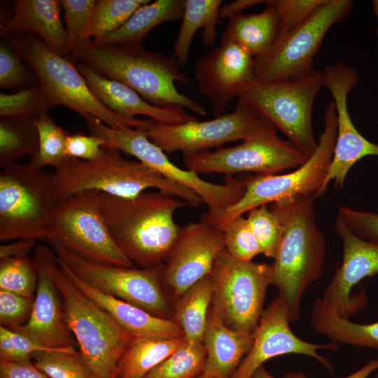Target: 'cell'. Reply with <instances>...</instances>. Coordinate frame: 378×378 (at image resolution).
Wrapping results in <instances>:
<instances>
[{
	"instance_id": "1",
	"label": "cell",
	"mask_w": 378,
	"mask_h": 378,
	"mask_svg": "<svg viewBox=\"0 0 378 378\" xmlns=\"http://www.w3.org/2000/svg\"><path fill=\"white\" fill-rule=\"evenodd\" d=\"M101 212L114 242L141 268L162 264L168 258L181 227L176 210L188 204L161 190L144 191L133 197L100 193Z\"/></svg>"
},
{
	"instance_id": "2",
	"label": "cell",
	"mask_w": 378,
	"mask_h": 378,
	"mask_svg": "<svg viewBox=\"0 0 378 378\" xmlns=\"http://www.w3.org/2000/svg\"><path fill=\"white\" fill-rule=\"evenodd\" d=\"M314 195L272 203L271 211L283 226L280 246L272 264L273 284L293 323L301 316L304 293L323 272L326 241L316 221Z\"/></svg>"
},
{
	"instance_id": "3",
	"label": "cell",
	"mask_w": 378,
	"mask_h": 378,
	"mask_svg": "<svg viewBox=\"0 0 378 378\" xmlns=\"http://www.w3.org/2000/svg\"><path fill=\"white\" fill-rule=\"evenodd\" d=\"M52 183L59 202L89 190L133 197L148 188H155L192 207L203 203L190 189L166 178L139 161L127 160L113 148L104 147L102 155L91 161L68 158L52 172Z\"/></svg>"
},
{
	"instance_id": "4",
	"label": "cell",
	"mask_w": 378,
	"mask_h": 378,
	"mask_svg": "<svg viewBox=\"0 0 378 378\" xmlns=\"http://www.w3.org/2000/svg\"><path fill=\"white\" fill-rule=\"evenodd\" d=\"M81 60L102 76L127 85L154 106L206 114L202 105L177 90L175 82L188 85L190 80L173 57L149 52L141 44H93Z\"/></svg>"
},
{
	"instance_id": "5",
	"label": "cell",
	"mask_w": 378,
	"mask_h": 378,
	"mask_svg": "<svg viewBox=\"0 0 378 378\" xmlns=\"http://www.w3.org/2000/svg\"><path fill=\"white\" fill-rule=\"evenodd\" d=\"M51 276L85 365L95 378H117L119 360L134 337L80 291L57 262L52 267Z\"/></svg>"
},
{
	"instance_id": "6",
	"label": "cell",
	"mask_w": 378,
	"mask_h": 378,
	"mask_svg": "<svg viewBox=\"0 0 378 378\" xmlns=\"http://www.w3.org/2000/svg\"><path fill=\"white\" fill-rule=\"evenodd\" d=\"M58 202L52 172L29 161L1 168L0 241L52 239L53 213Z\"/></svg>"
},
{
	"instance_id": "7",
	"label": "cell",
	"mask_w": 378,
	"mask_h": 378,
	"mask_svg": "<svg viewBox=\"0 0 378 378\" xmlns=\"http://www.w3.org/2000/svg\"><path fill=\"white\" fill-rule=\"evenodd\" d=\"M10 42L36 74L49 108L63 106L82 117L92 115L115 129H139L145 124L146 120L125 118L107 108L92 92L76 66L50 50L43 41L15 33Z\"/></svg>"
},
{
	"instance_id": "8",
	"label": "cell",
	"mask_w": 378,
	"mask_h": 378,
	"mask_svg": "<svg viewBox=\"0 0 378 378\" xmlns=\"http://www.w3.org/2000/svg\"><path fill=\"white\" fill-rule=\"evenodd\" d=\"M337 128L335 105L330 101L323 115V130L314 153L295 171L285 174L254 175L244 181L245 192L234 204L211 214L205 212L201 220L217 228L230 220L257 206L280 200L314 195L321 189L331 162Z\"/></svg>"
},
{
	"instance_id": "9",
	"label": "cell",
	"mask_w": 378,
	"mask_h": 378,
	"mask_svg": "<svg viewBox=\"0 0 378 378\" xmlns=\"http://www.w3.org/2000/svg\"><path fill=\"white\" fill-rule=\"evenodd\" d=\"M323 87L322 74L314 71L302 78L263 83L251 80L237 85L234 93L282 132L297 148L311 156L316 150L312 112Z\"/></svg>"
},
{
	"instance_id": "10",
	"label": "cell",
	"mask_w": 378,
	"mask_h": 378,
	"mask_svg": "<svg viewBox=\"0 0 378 378\" xmlns=\"http://www.w3.org/2000/svg\"><path fill=\"white\" fill-rule=\"evenodd\" d=\"M352 6L350 0H326L302 24L279 33L270 48L254 58V80L263 83L292 81L313 73V60L325 36L346 17Z\"/></svg>"
},
{
	"instance_id": "11",
	"label": "cell",
	"mask_w": 378,
	"mask_h": 378,
	"mask_svg": "<svg viewBox=\"0 0 378 378\" xmlns=\"http://www.w3.org/2000/svg\"><path fill=\"white\" fill-rule=\"evenodd\" d=\"M276 130L264 118L240 144L183 155L184 164L187 169L198 174H220L227 176L241 172L277 174L288 169H296L309 157L288 140L280 138Z\"/></svg>"
},
{
	"instance_id": "12",
	"label": "cell",
	"mask_w": 378,
	"mask_h": 378,
	"mask_svg": "<svg viewBox=\"0 0 378 378\" xmlns=\"http://www.w3.org/2000/svg\"><path fill=\"white\" fill-rule=\"evenodd\" d=\"M210 274L211 307L229 328L253 333L264 310L267 289L273 284L272 265L239 260L225 250Z\"/></svg>"
},
{
	"instance_id": "13",
	"label": "cell",
	"mask_w": 378,
	"mask_h": 378,
	"mask_svg": "<svg viewBox=\"0 0 378 378\" xmlns=\"http://www.w3.org/2000/svg\"><path fill=\"white\" fill-rule=\"evenodd\" d=\"M48 243L57 258L90 286L159 317L172 318L163 288V264L148 268L104 265L88 260L55 240Z\"/></svg>"
},
{
	"instance_id": "14",
	"label": "cell",
	"mask_w": 378,
	"mask_h": 378,
	"mask_svg": "<svg viewBox=\"0 0 378 378\" xmlns=\"http://www.w3.org/2000/svg\"><path fill=\"white\" fill-rule=\"evenodd\" d=\"M92 132L103 140L104 147L132 155L166 178L195 192L206 205L209 213L215 214L229 207L244 194V181L232 176H227L224 183H214L191 170L180 168L139 129H115L99 122L94 126Z\"/></svg>"
},
{
	"instance_id": "15",
	"label": "cell",
	"mask_w": 378,
	"mask_h": 378,
	"mask_svg": "<svg viewBox=\"0 0 378 378\" xmlns=\"http://www.w3.org/2000/svg\"><path fill=\"white\" fill-rule=\"evenodd\" d=\"M101 192L85 190L59 201L53 213L55 240L97 263L133 267L114 242L101 212Z\"/></svg>"
},
{
	"instance_id": "16",
	"label": "cell",
	"mask_w": 378,
	"mask_h": 378,
	"mask_svg": "<svg viewBox=\"0 0 378 378\" xmlns=\"http://www.w3.org/2000/svg\"><path fill=\"white\" fill-rule=\"evenodd\" d=\"M262 116L246 102L239 99L233 111L214 119H197L179 125L146 120L142 130L148 138L167 153L183 155L220 148L228 142L244 141L259 125Z\"/></svg>"
},
{
	"instance_id": "17",
	"label": "cell",
	"mask_w": 378,
	"mask_h": 378,
	"mask_svg": "<svg viewBox=\"0 0 378 378\" xmlns=\"http://www.w3.org/2000/svg\"><path fill=\"white\" fill-rule=\"evenodd\" d=\"M322 74L323 86L330 92L335 105L337 128L332 158L321 189L323 195L330 181L342 189L350 169L366 156H378V144L364 137L354 125L347 107V97L359 82L357 71L344 62L327 65Z\"/></svg>"
},
{
	"instance_id": "18",
	"label": "cell",
	"mask_w": 378,
	"mask_h": 378,
	"mask_svg": "<svg viewBox=\"0 0 378 378\" xmlns=\"http://www.w3.org/2000/svg\"><path fill=\"white\" fill-rule=\"evenodd\" d=\"M290 323L287 307L278 295L263 310L253 332L252 346L231 378H251L266 360L292 354L310 356L332 371V367L328 358L318 351H335L338 344L332 342L326 344L306 342L293 333Z\"/></svg>"
},
{
	"instance_id": "19",
	"label": "cell",
	"mask_w": 378,
	"mask_h": 378,
	"mask_svg": "<svg viewBox=\"0 0 378 378\" xmlns=\"http://www.w3.org/2000/svg\"><path fill=\"white\" fill-rule=\"evenodd\" d=\"M335 230L343 241V258L321 299L337 314L349 318L368 303L365 290L351 294L353 288L378 274V243L355 234L337 217Z\"/></svg>"
},
{
	"instance_id": "20",
	"label": "cell",
	"mask_w": 378,
	"mask_h": 378,
	"mask_svg": "<svg viewBox=\"0 0 378 378\" xmlns=\"http://www.w3.org/2000/svg\"><path fill=\"white\" fill-rule=\"evenodd\" d=\"M37 286L31 314L23 326L12 329L50 349L75 347L76 340L65 318L62 300L51 276L57 256L50 246L38 245L32 256Z\"/></svg>"
},
{
	"instance_id": "21",
	"label": "cell",
	"mask_w": 378,
	"mask_h": 378,
	"mask_svg": "<svg viewBox=\"0 0 378 378\" xmlns=\"http://www.w3.org/2000/svg\"><path fill=\"white\" fill-rule=\"evenodd\" d=\"M225 250L223 232L205 221L181 227L178 238L164 265L163 281L178 298L209 275L219 254Z\"/></svg>"
},
{
	"instance_id": "22",
	"label": "cell",
	"mask_w": 378,
	"mask_h": 378,
	"mask_svg": "<svg viewBox=\"0 0 378 378\" xmlns=\"http://www.w3.org/2000/svg\"><path fill=\"white\" fill-rule=\"evenodd\" d=\"M254 57L239 45L220 42L208 54L199 58L194 74L198 90L206 96L215 115H223L235 97L236 86L254 80Z\"/></svg>"
},
{
	"instance_id": "23",
	"label": "cell",
	"mask_w": 378,
	"mask_h": 378,
	"mask_svg": "<svg viewBox=\"0 0 378 378\" xmlns=\"http://www.w3.org/2000/svg\"><path fill=\"white\" fill-rule=\"evenodd\" d=\"M94 95L107 108L127 118L144 115L155 122L179 125L197 118L181 107H159L146 101L124 83L108 78L82 63L76 65Z\"/></svg>"
},
{
	"instance_id": "24",
	"label": "cell",
	"mask_w": 378,
	"mask_h": 378,
	"mask_svg": "<svg viewBox=\"0 0 378 378\" xmlns=\"http://www.w3.org/2000/svg\"><path fill=\"white\" fill-rule=\"evenodd\" d=\"M58 265L71 281L85 295L106 311L113 319L134 337L174 339L183 337L173 318L155 316L132 304L106 295L82 281L63 261Z\"/></svg>"
},
{
	"instance_id": "25",
	"label": "cell",
	"mask_w": 378,
	"mask_h": 378,
	"mask_svg": "<svg viewBox=\"0 0 378 378\" xmlns=\"http://www.w3.org/2000/svg\"><path fill=\"white\" fill-rule=\"evenodd\" d=\"M13 15L1 26V36L31 32L40 35L56 54L68 55V34L59 17L60 1L15 0Z\"/></svg>"
},
{
	"instance_id": "26",
	"label": "cell",
	"mask_w": 378,
	"mask_h": 378,
	"mask_svg": "<svg viewBox=\"0 0 378 378\" xmlns=\"http://www.w3.org/2000/svg\"><path fill=\"white\" fill-rule=\"evenodd\" d=\"M253 342V333L229 328L211 307L203 339L206 351L204 372L218 378H231Z\"/></svg>"
},
{
	"instance_id": "27",
	"label": "cell",
	"mask_w": 378,
	"mask_h": 378,
	"mask_svg": "<svg viewBox=\"0 0 378 378\" xmlns=\"http://www.w3.org/2000/svg\"><path fill=\"white\" fill-rule=\"evenodd\" d=\"M185 0H157L142 5L118 29L99 39L94 46L141 45L148 32L159 24L180 20L184 12Z\"/></svg>"
},
{
	"instance_id": "28",
	"label": "cell",
	"mask_w": 378,
	"mask_h": 378,
	"mask_svg": "<svg viewBox=\"0 0 378 378\" xmlns=\"http://www.w3.org/2000/svg\"><path fill=\"white\" fill-rule=\"evenodd\" d=\"M267 4L262 12L237 14L229 19L220 42L239 45L254 58L263 55L279 32V20L274 6Z\"/></svg>"
},
{
	"instance_id": "29",
	"label": "cell",
	"mask_w": 378,
	"mask_h": 378,
	"mask_svg": "<svg viewBox=\"0 0 378 378\" xmlns=\"http://www.w3.org/2000/svg\"><path fill=\"white\" fill-rule=\"evenodd\" d=\"M314 329L332 342L378 349V321L357 323L340 317L321 298H316L311 312Z\"/></svg>"
},
{
	"instance_id": "30",
	"label": "cell",
	"mask_w": 378,
	"mask_h": 378,
	"mask_svg": "<svg viewBox=\"0 0 378 378\" xmlns=\"http://www.w3.org/2000/svg\"><path fill=\"white\" fill-rule=\"evenodd\" d=\"M222 2L221 0H185L182 22L173 47L172 57L180 66L187 64L192 39L200 28H203V44L214 45Z\"/></svg>"
},
{
	"instance_id": "31",
	"label": "cell",
	"mask_w": 378,
	"mask_h": 378,
	"mask_svg": "<svg viewBox=\"0 0 378 378\" xmlns=\"http://www.w3.org/2000/svg\"><path fill=\"white\" fill-rule=\"evenodd\" d=\"M214 285L211 274L192 285L177 298L172 318L182 330L184 339L203 343L207 316L212 304Z\"/></svg>"
},
{
	"instance_id": "32",
	"label": "cell",
	"mask_w": 378,
	"mask_h": 378,
	"mask_svg": "<svg viewBox=\"0 0 378 378\" xmlns=\"http://www.w3.org/2000/svg\"><path fill=\"white\" fill-rule=\"evenodd\" d=\"M184 337H134L120 357L117 378H144L183 342Z\"/></svg>"
},
{
	"instance_id": "33",
	"label": "cell",
	"mask_w": 378,
	"mask_h": 378,
	"mask_svg": "<svg viewBox=\"0 0 378 378\" xmlns=\"http://www.w3.org/2000/svg\"><path fill=\"white\" fill-rule=\"evenodd\" d=\"M37 120V119H36ZM35 119L1 118L0 120V167L4 168L18 164L29 155L37 154L39 146Z\"/></svg>"
},
{
	"instance_id": "34",
	"label": "cell",
	"mask_w": 378,
	"mask_h": 378,
	"mask_svg": "<svg viewBox=\"0 0 378 378\" xmlns=\"http://www.w3.org/2000/svg\"><path fill=\"white\" fill-rule=\"evenodd\" d=\"M206 351L203 343L184 339L182 344L144 378H196L204 372Z\"/></svg>"
},
{
	"instance_id": "35",
	"label": "cell",
	"mask_w": 378,
	"mask_h": 378,
	"mask_svg": "<svg viewBox=\"0 0 378 378\" xmlns=\"http://www.w3.org/2000/svg\"><path fill=\"white\" fill-rule=\"evenodd\" d=\"M97 0H62L68 34V53L71 58L81 59L93 46L87 32Z\"/></svg>"
},
{
	"instance_id": "36",
	"label": "cell",
	"mask_w": 378,
	"mask_h": 378,
	"mask_svg": "<svg viewBox=\"0 0 378 378\" xmlns=\"http://www.w3.org/2000/svg\"><path fill=\"white\" fill-rule=\"evenodd\" d=\"M149 0H97L88 28L91 39H99L121 27L133 13Z\"/></svg>"
},
{
	"instance_id": "37",
	"label": "cell",
	"mask_w": 378,
	"mask_h": 378,
	"mask_svg": "<svg viewBox=\"0 0 378 378\" xmlns=\"http://www.w3.org/2000/svg\"><path fill=\"white\" fill-rule=\"evenodd\" d=\"M31 360L50 378H95L75 347L39 351Z\"/></svg>"
},
{
	"instance_id": "38",
	"label": "cell",
	"mask_w": 378,
	"mask_h": 378,
	"mask_svg": "<svg viewBox=\"0 0 378 378\" xmlns=\"http://www.w3.org/2000/svg\"><path fill=\"white\" fill-rule=\"evenodd\" d=\"M39 146L37 154L29 160L38 167H52L54 169L62 165L67 159L66 141L69 133L58 126L45 113L36 121Z\"/></svg>"
},
{
	"instance_id": "39",
	"label": "cell",
	"mask_w": 378,
	"mask_h": 378,
	"mask_svg": "<svg viewBox=\"0 0 378 378\" xmlns=\"http://www.w3.org/2000/svg\"><path fill=\"white\" fill-rule=\"evenodd\" d=\"M37 280L36 268L29 255L0 259V290L33 298Z\"/></svg>"
},
{
	"instance_id": "40",
	"label": "cell",
	"mask_w": 378,
	"mask_h": 378,
	"mask_svg": "<svg viewBox=\"0 0 378 378\" xmlns=\"http://www.w3.org/2000/svg\"><path fill=\"white\" fill-rule=\"evenodd\" d=\"M49 107L40 85L0 94L1 118L38 119Z\"/></svg>"
},
{
	"instance_id": "41",
	"label": "cell",
	"mask_w": 378,
	"mask_h": 378,
	"mask_svg": "<svg viewBox=\"0 0 378 378\" xmlns=\"http://www.w3.org/2000/svg\"><path fill=\"white\" fill-rule=\"evenodd\" d=\"M247 221L258 240L262 253L274 258L283 235V226L268 204H263L248 211Z\"/></svg>"
},
{
	"instance_id": "42",
	"label": "cell",
	"mask_w": 378,
	"mask_h": 378,
	"mask_svg": "<svg viewBox=\"0 0 378 378\" xmlns=\"http://www.w3.org/2000/svg\"><path fill=\"white\" fill-rule=\"evenodd\" d=\"M225 250L233 258L241 261H252L262 253L246 218L238 216L223 225Z\"/></svg>"
},
{
	"instance_id": "43",
	"label": "cell",
	"mask_w": 378,
	"mask_h": 378,
	"mask_svg": "<svg viewBox=\"0 0 378 378\" xmlns=\"http://www.w3.org/2000/svg\"><path fill=\"white\" fill-rule=\"evenodd\" d=\"M50 350L55 349L45 347L20 332L0 326V361L30 363L35 354Z\"/></svg>"
},
{
	"instance_id": "44",
	"label": "cell",
	"mask_w": 378,
	"mask_h": 378,
	"mask_svg": "<svg viewBox=\"0 0 378 378\" xmlns=\"http://www.w3.org/2000/svg\"><path fill=\"white\" fill-rule=\"evenodd\" d=\"M326 0H268L265 4L276 9L279 32L293 29L304 22Z\"/></svg>"
},
{
	"instance_id": "45",
	"label": "cell",
	"mask_w": 378,
	"mask_h": 378,
	"mask_svg": "<svg viewBox=\"0 0 378 378\" xmlns=\"http://www.w3.org/2000/svg\"><path fill=\"white\" fill-rule=\"evenodd\" d=\"M34 297L28 298L0 290V326L13 329L29 320Z\"/></svg>"
},
{
	"instance_id": "46",
	"label": "cell",
	"mask_w": 378,
	"mask_h": 378,
	"mask_svg": "<svg viewBox=\"0 0 378 378\" xmlns=\"http://www.w3.org/2000/svg\"><path fill=\"white\" fill-rule=\"evenodd\" d=\"M18 52L1 41L0 45V87L14 89L28 84L29 76Z\"/></svg>"
},
{
	"instance_id": "47",
	"label": "cell",
	"mask_w": 378,
	"mask_h": 378,
	"mask_svg": "<svg viewBox=\"0 0 378 378\" xmlns=\"http://www.w3.org/2000/svg\"><path fill=\"white\" fill-rule=\"evenodd\" d=\"M337 218L357 236L378 243V213L340 206Z\"/></svg>"
},
{
	"instance_id": "48",
	"label": "cell",
	"mask_w": 378,
	"mask_h": 378,
	"mask_svg": "<svg viewBox=\"0 0 378 378\" xmlns=\"http://www.w3.org/2000/svg\"><path fill=\"white\" fill-rule=\"evenodd\" d=\"M103 146V140L94 135L69 134L66 141V155L68 158L91 161L102 155Z\"/></svg>"
},
{
	"instance_id": "49",
	"label": "cell",
	"mask_w": 378,
	"mask_h": 378,
	"mask_svg": "<svg viewBox=\"0 0 378 378\" xmlns=\"http://www.w3.org/2000/svg\"><path fill=\"white\" fill-rule=\"evenodd\" d=\"M0 378H50L32 362L0 361Z\"/></svg>"
},
{
	"instance_id": "50",
	"label": "cell",
	"mask_w": 378,
	"mask_h": 378,
	"mask_svg": "<svg viewBox=\"0 0 378 378\" xmlns=\"http://www.w3.org/2000/svg\"><path fill=\"white\" fill-rule=\"evenodd\" d=\"M36 243L37 241L34 239H22L1 244L0 246V259L29 255V253L36 247Z\"/></svg>"
},
{
	"instance_id": "51",
	"label": "cell",
	"mask_w": 378,
	"mask_h": 378,
	"mask_svg": "<svg viewBox=\"0 0 378 378\" xmlns=\"http://www.w3.org/2000/svg\"><path fill=\"white\" fill-rule=\"evenodd\" d=\"M262 2H265V1L237 0L230 3H227L223 6L221 5L218 14L219 19H230V18L237 14L242 13V11L244 9L261 4Z\"/></svg>"
},
{
	"instance_id": "52",
	"label": "cell",
	"mask_w": 378,
	"mask_h": 378,
	"mask_svg": "<svg viewBox=\"0 0 378 378\" xmlns=\"http://www.w3.org/2000/svg\"><path fill=\"white\" fill-rule=\"evenodd\" d=\"M378 370V357L370 360L361 368L356 372L342 378H368L374 371ZM283 378H308L302 372H286L283 375Z\"/></svg>"
},
{
	"instance_id": "53",
	"label": "cell",
	"mask_w": 378,
	"mask_h": 378,
	"mask_svg": "<svg viewBox=\"0 0 378 378\" xmlns=\"http://www.w3.org/2000/svg\"><path fill=\"white\" fill-rule=\"evenodd\" d=\"M251 378H274L262 365L260 366L252 374Z\"/></svg>"
},
{
	"instance_id": "54",
	"label": "cell",
	"mask_w": 378,
	"mask_h": 378,
	"mask_svg": "<svg viewBox=\"0 0 378 378\" xmlns=\"http://www.w3.org/2000/svg\"><path fill=\"white\" fill-rule=\"evenodd\" d=\"M372 10L377 20V35L378 36V0L372 1Z\"/></svg>"
},
{
	"instance_id": "55",
	"label": "cell",
	"mask_w": 378,
	"mask_h": 378,
	"mask_svg": "<svg viewBox=\"0 0 378 378\" xmlns=\"http://www.w3.org/2000/svg\"><path fill=\"white\" fill-rule=\"evenodd\" d=\"M196 378H218V377L209 373L203 372L202 374H201Z\"/></svg>"
},
{
	"instance_id": "56",
	"label": "cell",
	"mask_w": 378,
	"mask_h": 378,
	"mask_svg": "<svg viewBox=\"0 0 378 378\" xmlns=\"http://www.w3.org/2000/svg\"><path fill=\"white\" fill-rule=\"evenodd\" d=\"M374 378H378V372H377L374 375Z\"/></svg>"
}]
</instances>
